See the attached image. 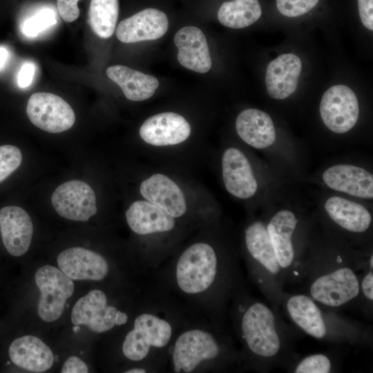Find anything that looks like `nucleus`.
<instances>
[{
  "instance_id": "obj_1",
  "label": "nucleus",
  "mask_w": 373,
  "mask_h": 373,
  "mask_svg": "<svg viewBox=\"0 0 373 373\" xmlns=\"http://www.w3.org/2000/svg\"><path fill=\"white\" fill-rule=\"evenodd\" d=\"M218 272V258L213 248L197 242L185 249L175 265V280L180 289L189 295L205 292L213 284Z\"/></svg>"
},
{
  "instance_id": "obj_2",
  "label": "nucleus",
  "mask_w": 373,
  "mask_h": 373,
  "mask_svg": "<svg viewBox=\"0 0 373 373\" xmlns=\"http://www.w3.org/2000/svg\"><path fill=\"white\" fill-rule=\"evenodd\" d=\"M173 327L165 318L150 312L137 316L133 327L126 335L122 343V353L133 361L145 359L152 348H162L170 342Z\"/></svg>"
},
{
  "instance_id": "obj_3",
  "label": "nucleus",
  "mask_w": 373,
  "mask_h": 373,
  "mask_svg": "<svg viewBox=\"0 0 373 373\" xmlns=\"http://www.w3.org/2000/svg\"><path fill=\"white\" fill-rule=\"evenodd\" d=\"M242 337L254 354L269 358L280 348V340L273 312L265 304L254 303L245 311L241 320Z\"/></svg>"
},
{
  "instance_id": "obj_4",
  "label": "nucleus",
  "mask_w": 373,
  "mask_h": 373,
  "mask_svg": "<svg viewBox=\"0 0 373 373\" xmlns=\"http://www.w3.org/2000/svg\"><path fill=\"white\" fill-rule=\"evenodd\" d=\"M40 296L37 313L44 322L57 320L62 314L67 300L73 294V280L59 269L46 265L39 268L35 275Z\"/></svg>"
},
{
  "instance_id": "obj_5",
  "label": "nucleus",
  "mask_w": 373,
  "mask_h": 373,
  "mask_svg": "<svg viewBox=\"0 0 373 373\" xmlns=\"http://www.w3.org/2000/svg\"><path fill=\"white\" fill-rule=\"evenodd\" d=\"M220 352V345L210 332L199 328L186 330L176 338L172 349L173 371L192 372L202 363L216 358Z\"/></svg>"
},
{
  "instance_id": "obj_6",
  "label": "nucleus",
  "mask_w": 373,
  "mask_h": 373,
  "mask_svg": "<svg viewBox=\"0 0 373 373\" xmlns=\"http://www.w3.org/2000/svg\"><path fill=\"white\" fill-rule=\"evenodd\" d=\"M105 293L93 289L80 298L73 306L70 319L75 325H85L95 333H103L127 323L128 316L113 305H108Z\"/></svg>"
},
{
  "instance_id": "obj_7",
  "label": "nucleus",
  "mask_w": 373,
  "mask_h": 373,
  "mask_svg": "<svg viewBox=\"0 0 373 373\" xmlns=\"http://www.w3.org/2000/svg\"><path fill=\"white\" fill-rule=\"evenodd\" d=\"M320 115L326 127L342 134L348 132L356 124L359 115L358 101L354 92L345 85H335L323 95Z\"/></svg>"
},
{
  "instance_id": "obj_8",
  "label": "nucleus",
  "mask_w": 373,
  "mask_h": 373,
  "mask_svg": "<svg viewBox=\"0 0 373 373\" xmlns=\"http://www.w3.org/2000/svg\"><path fill=\"white\" fill-rule=\"evenodd\" d=\"M26 113L35 126L51 133L67 131L75 122L71 106L61 97L50 93H33L28 101Z\"/></svg>"
},
{
  "instance_id": "obj_9",
  "label": "nucleus",
  "mask_w": 373,
  "mask_h": 373,
  "mask_svg": "<svg viewBox=\"0 0 373 373\" xmlns=\"http://www.w3.org/2000/svg\"><path fill=\"white\" fill-rule=\"evenodd\" d=\"M52 204L61 217L85 222L97 211L93 189L81 180H70L58 186L51 197Z\"/></svg>"
},
{
  "instance_id": "obj_10",
  "label": "nucleus",
  "mask_w": 373,
  "mask_h": 373,
  "mask_svg": "<svg viewBox=\"0 0 373 373\" xmlns=\"http://www.w3.org/2000/svg\"><path fill=\"white\" fill-rule=\"evenodd\" d=\"M359 293V284L354 272L341 267L316 278L312 284V298L323 305L338 307L355 298Z\"/></svg>"
},
{
  "instance_id": "obj_11",
  "label": "nucleus",
  "mask_w": 373,
  "mask_h": 373,
  "mask_svg": "<svg viewBox=\"0 0 373 373\" xmlns=\"http://www.w3.org/2000/svg\"><path fill=\"white\" fill-rule=\"evenodd\" d=\"M57 262L59 269L73 280L99 281L109 271L108 264L102 255L79 247L61 251Z\"/></svg>"
},
{
  "instance_id": "obj_12",
  "label": "nucleus",
  "mask_w": 373,
  "mask_h": 373,
  "mask_svg": "<svg viewBox=\"0 0 373 373\" xmlns=\"http://www.w3.org/2000/svg\"><path fill=\"white\" fill-rule=\"evenodd\" d=\"M191 126L182 115L172 112L156 114L146 119L140 128V135L146 143L164 146L185 141Z\"/></svg>"
},
{
  "instance_id": "obj_13",
  "label": "nucleus",
  "mask_w": 373,
  "mask_h": 373,
  "mask_svg": "<svg viewBox=\"0 0 373 373\" xmlns=\"http://www.w3.org/2000/svg\"><path fill=\"white\" fill-rule=\"evenodd\" d=\"M168 28L169 21L164 12L146 8L120 21L115 34L123 43H135L157 39L166 32Z\"/></svg>"
},
{
  "instance_id": "obj_14",
  "label": "nucleus",
  "mask_w": 373,
  "mask_h": 373,
  "mask_svg": "<svg viewBox=\"0 0 373 373\" xmlns=\"http://www.w3.org/2000/svg\"><path fill=\"white\" fill-rule=\"evenodd\" d=\"M222 171L226 189L233 196L247 199L258 189L257 180L245 155L236 148H229L222 157Z\"/></svg>"
},
{
  "instance_id": "obj_15",
  "label": "nucleus",
  "mask_w": 373,
  "mask_h": 373,
  "mask_svg": "<svg viewBox=\"0 0 373 373\" xmlns=\"http://www.w3.org/2000/svg\"><path fill=\"white\" fill-rule=\"evenodd\" d=\"M0 231L3 245L14 256L25 254L31 244L33 225L21 207L7 206L0 209Z\"/></svg>"
},
{
  "instance_id": "obj_16",
  "label": "nucleus",
  "mask_w": 373,
  "mask_h": 373,
  "mask_svg": "<svg viewBox=\"0 0 373 373\" xmlns=\"http://www.w3.org/2000/svg\"><path fill=\"white\" fill-rule=\"evenodd\" d=\"M301 70V60L293 53L283 54L272 60L265 74L269 95L276 99L289 97L297 88Z\"/></svg>"
},
{
  "instance_id": "obj_17",
  "label": "nucleus",
  "mask_w": 373,
  "mask_h": 373,
  "mask_svg": "<svg viewBox=\"0 0 373 373\" xmlns=\"http://www.w3.org/2000/svg\"><path fill=\"white\" fill-rule=\"evenodd\" d=\"M323 180L330 189L352 196L372 199L373 175L360 166L336 164L327 168Z\"/></svg>"
},
{
  "instance_id": "obj_18",
  "label": "nucleus",
  "mask_w": 373,
  "mask_h": 373,
  "mask_svg": "<svg viewBox=\"0 0 373 373\" xmlns=\"http://www.w3.org/2000/svg\"><path fill=\"white\" fill-rule=\"evenodd\" d=\"M174 42L178 48V60L182 66L200 73L210 70L209 46L201 30L191 26L183 27L176 32Z\"/></svg>"
},
{
  "instance_id": "obj_19",
  "label": "nucleus",
  "mask_w": 373,
  "mask_h": 373,
  "mask_svg": "<svg viewBox=\"0 0 373 373\" xmlns=\"http://www.w3.org/2000/svg\"><path fill=\"white\" fill-rule=\"evenodd\" d=\"M140 191L147 201L160 207L174 218L186 213V200L182 189L165 175H151L141 183Z\"/></svg>"
},
{
  "instance_id": "obj_20",
  "label": "nucleus",
  "mask_w": 373,
  "mask_h": 373,
  "mask_svg": "<svg viewBox=\"0 0 373 373\" xmlns=\"http://www.w3.org/2000/svg\"><path fill=\"white\" fill-rule=\"evenodd\" d=\"M8 355L15 365L32 372H44L54 363L50 348L38 337L30 335L14 340L9 347Z\"/></svg>"
},
{
  "instance_id": "obj_21",
  "label": "nucleus",
  "mask_w": 373,
  "mask_h": 373,
  "mask_svg": "<svg viewBox=\"0 0 373 373\" xmlns=\"http://www.w3.org/2000/svg\"><path fill=\"white\" fill-rule=\"evenodd\" d=\"M236 129L239 137L256 149H265L276 141V134L271 117L256 108H247L236 118Z\"/></svg>"
},
{
  "instance_id": "obj_22",
  "label": "nucleus",
  "mask_w": 373,
  "mask_h": 373,
  "mask_svg": "<svg viewBox=\"0 0 373 373\" xmlns=\"http://www.w3.org/2000/svg\"><path fill=\"white\" fill-rule=\"evenodd\" d=\"M126 219L131 229L139 235L169 231L175 225L173 217L145 200L133 202L126 211Z\"/></svg>"
},
{
  "instance_id": "obj_23",
  "label": "nucleus",
  "mask_w": 373,
  "mask_h": 373,
  "mask_svg": "<svg viewBox=\"0 0 373 373\" xmlns=\"http://www.w3.org/2000/svg\"><path fill=\"white\" fill-rule=\"evenodd\" d=\"M297 223L295 214L283 209L278 211L266 227L278 262L282 268H287L294 261L292 236Z\"/></svg>"
},
{
  "instance_id": "obj_24",
  "label": "nucleus",
  "mask_w": 373,
  "mask_h": 373,
  "mask_svg": "<svg viewBox=\"0 0 373 373\" xmlns=\"http://www.w3.org/2000/svg\"><path fill=\"white\" fill-rule=\"evenodd\" d=\"M106 75L119 86L128 99L134 102L150 98L159 86L155 77L125 66H111L106 69Z\"/></svg>"
},
{
  "instance_id": "obj_25",
  "label": "nucleus",
  "mask_w": 373,
  "mask_h": 373,
  "mask_svg": "<svg viewBox=\"0 0 373 373\" xmlns=\"http://www.w3.org/2000/svg\"><path fill=\"white\" fill-rule=\"evenodd\" d=\"M325 209L334 222L351 232H364L372 222V216L364 206L341 197L329 198Z\"/></svg>"
},
{
  "instance_id": "obj_26",
  "label": "nucleus",
  "mask_w": 373,
  "mask_h": 373,
  "mask_svg": "<svg viewBox=\"0 0 373 373\" xmlns=\"http://www.w3.org/2000/svg\"><path fill=\"white\" fill-rule=\"evenodd\" d=\"M287 312L304 332L316 338H323L327 328L322 314L317 305L307 296L296 295L287 303Z\"/></svg>"
},
{
  "instance_id": "obj_27",
  "label": "nucleus",
  "mask_w": 373,
  "mask_h": 373,
  "mask_svg": "<svg viewBox=\"0 0 373 373\" xmlns=\"http://www.w3.org/2000/svg\"><path fill=\"white\" fill-rule=\"evenodd\" d=\"M245 242L250 255L269 272L276 274L280 270L274 248L262 222H255L245 231Z\"/></svg>"
},
{
  "instance_id": "obj_28",
  "label": "nucleus",
  "mask_w": 373,
  "mask_h": 373,
  "mask_svg": "<svg viewBox=\"0 0 373 373\" xmlns=\"http://www.w3.org/2000/svg\"><path fill=\"white\" fill-rule=\"evenodd\" d=\"M261 14V6L258 0H233L221 5L218 19L226 27L240 29L254 23Z\"/></svg>"
},
{
  "instance_id": "obj_29",
  "label": "nucleus",
  "mask_w": 373,
  "mask_h": 373,
  "mask_svg": "<svg viewBox=\"0 0 373 373\" xmlns=\"http://www.w3.org/2000/svg\"><path fill=\"white\" fill-rule=\"evenodd\" d=\"M119 0H90L88 21L93 32L108 39L115 30L119 15Z\"/></svg>"
},
{
  "instance_id": "obj_30",
  "label": "nucleus",
  "mask_w": 373,
  "mask_h": 373,
  "mask_svg": "<svg viewBox=\"0 0 373 373\" xmlns=\"http://www.w3.org/2000/svg\"><path fill=\"white\" fill-rule=\"evenodd\" d=\"M55 23V12L50 9H44L23 22L22 32L27 37H36Z\"/></svg>"
},
{
  "instance_id": "obj_31",
  "label": "nucleus",
  "mask_w": 373,
  "mask_h": 373,
  "mask_svg": "<svg viewBox=\"0 0 373 373\" xmlns=\"http://www.w3.org/2000/svg\"><path fill=\"white\" fill-rule=\"evenodd\" d=\"M21 162L22 154L18 147L9 144L0 146V183L15 171Z\"/></svg>"
},
{
  "instance_id": "obj_32",
  "label": "nucleus",
  "mask_w": 373,
  "mask_h": 373,
  "mask_svg": "<svg viewBox=\"0 0 373 373\" xmlns=\"http://www.w3.org/2000/svg\"><path fill=\"white\" fill-rule=\"evenodd\" d=\"M319 0H276L278 10L283 15L296 17L312 10Z\"/></svg>"
},
{
  "instance_id": "obj_33",
  "label": "nucleus",
  "mask_w": 373,
  "mask_h": 373,
  "mask_svg": "<svg viewBox=\"0 0 373 373\" xmlns=\"http://www.w3.org/2000/svg\"><path fill=\"white\" fill-rule=\"evenodd\" d=\"M331 362L327 356L318 354L303 358L296 366V373H328Z\"/></svg>"
},
{
  "instance_id": "obj_34",
  "label": "nucleus",
  "mask_w": 373,
  "mask_h": 373,
  "mask_svg": "<svg viewBox=\"0 0 373 373\" xmlns=\"http://www.w3.org/2000/svg\"><path fill=\"white\" fill-rule=\"evenodd\" d=\"M79 0H57L58 12L64 21L72 22L79 16Z\"/></svg>"
},
{
  "instance_id": "obj_35",
  "label": "nucleus",
  "mask_w": 373,
  "mask_h": 373,
  "mask_svg": "<svg viewBox=\"0 0 373 373\" xmlns=\"http://www.w3.org/2000/svg\"><path fill=\"white\" fill-rule=\"evenodd\" d=\"M359 16L363 25L373 30V0H358Z\"/></svg>"
},
{
  "instance_id": "obj_36",
  "label": "nucleus",
  "mask_w": 373,
  "mask_h": 373,
  "mask_svg": "<svg viewBox=\"0 0 373 373\" xmlns=\"http://www.w3.org/2000/svg\"><path fill=\"white\" fill-rule=\"evenodd\" d=\"M60 372L61 373H87L88 368L80 358L71 356L64 363Z\"/></svg>"
},
{
  "instance_id": "obj_37",
  "label": "nucleus",
  "mask_w": 373,
  "mask_h": 373,
  "mask_svg": "<svg viewBox=\"0 0 373 373\" xmlns=\"http://www.w3.org/2000/svg\"><path fill=\"white\" fill-rule=\"evenodd\" d=\"M35 66L33 63L26 62L21 67L18 74V84L21 88L28 87L33 79Z\"/></svg>"
},
{
  "instance_id": "obj_38",
  "label": "nucleus",
  "mask_w": 373,
  "mask_h": 373,
  "mask_svg": "<svg viewBox=\"0 0 373 373\" xmlns=\"http://www.w3.org/2000/svg\"><path fill=\"white\" fill-rule=\"evenodd\" d=\"M362 290L366 298L370 300L373 299V274L372 271L367 273L363 278Z\"/></svg>"
},
{
  "instance_id": "obj_39",
  "label": "nucleus",
  "mask_w": 373,
  "mask_h": 373,
  "mask_svg": "<svg viewBox=\"0 0 373 373\" xmlns=\"http://www.w3.org/2000/svg\"><path fill=\"white\" fill-rule=\"evenodd\" d=\"M8 55L9 53H8V50L4 47L1 46L0 47V70L4 66L8 59Z\"/></svg>"
},
{
  "instance_id": "obj_40",
  "label": "nucleus",
  "mask_w": 373,
  "mask_h": 373,
  "mask_svg": "<svg viewBox=\"0 0 373 373\" xmlns=\"http://www.w3.org/2000/svg\"><path fill=\"white\" fill-rule=\"evenodd\" d=\"M146 372L145 369L141 367L132 368L125 371L126 373H144Z\"/></svg>"
},
{
  "instance_id": "obj_41",
  "label": "nucleus",
  "mask_w": 373,
  "mask_h": 373,
  "mask_svg": "<svg viewBox=\"0 0 373 373\" xmlns=\"http://www.w3.org/2000/svg\"><path fill=\"white\" fill-rule=\"evenodd\" d=\"M370 266L371 269L373 267V256L372 255L370 259Z\"/></svg>"
}]
</instances>
